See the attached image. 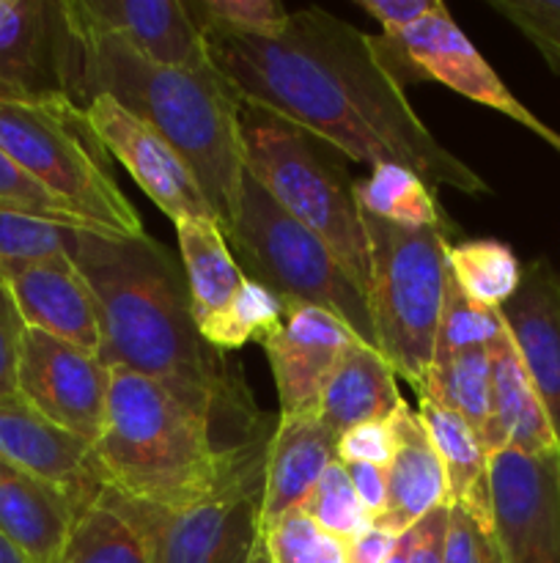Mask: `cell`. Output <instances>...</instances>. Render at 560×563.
Listing matches in <instances>:
<instances>
[{"instance_id": "1", "label": "cell", "mask_w": 560, "mask_h": 563, "mask_svg": "<svg viewBox=\"0 0 560 563\" xmlns=\"http://www.w3.org/2000/svg\"><path fill=\"white\" fill-rule=\"evenodd\" d=\"M214 71L247 108L311 132L355 163H395L464 196L489 185L417 119L404 88L388 75L371 36L307 5L278 38L201 31Z\"/></svg>"}, {"instance_id": "2", "label": "cell", "mask_w": 560, "mask_h": 563, "mask_svg": "<svg viewBox=\"0 0 560 563\" xmlns=\"http://www.w3.org/2000/svg\"><path fill=\"white\" fill-rule=\"evenodd\" d=\"M69 258L91 286L102 319V361L143 374L187 405L214 418H247L250 401L234 379L225 352L198 333L184 269L159 242L75 231ZM253 421V418H247Z\"/></svg>"}, {"instance_id": "3", "label": "cell", "mask_w": 560, "mask_h": 563, "mask_svg": "<svg viewBox=\"0 0 560 563\" xmlns=\"http://www.w3.org/2000/svg\"><path fill=\"white\" fill-rule=\"evenodd\" d=\"M80 53L77 104L110 97L152 126L184 157L212 207L220 231L228 234L245 176L242 102L217 71H181L152 64L113 33L91 25L66 3Z\"/></svg>"}, {"instance_id": "4", "label": "cell", "mask_w": 560, "mask_h": 563, "mask_svg": "<svg viewBox=\"0 0 560 563\" xmlns=\"http://www.w3.org/2000/svg\"><path fill=\"white\" fill-rule=\"evenodd\" d=\"M212 438V416L165 385L110 368L108 416L97 451L108 489L132 504L179 511L206 498L231 462Z\"/></svg>"}, {"instance_id": "5", "label": "cell", "mask_w": 560, "mask_h": 563, "mask_svg": "<svg viewBox=\"0 0 560 563\" xmlns=\"http://www.w3.org/2000/svg\"><path fill=\"white\" fill-rule=\"evenodd\" d=\"M0 152L53 196L80 212L99 234H146L137 209L104 163L86 113L64 93L0 97Z\"/></svg>"}, {"instance_id": "6", "label": "cell", "mask_w": 560, "mask_h": 563, "mask_svg": "<svg viewBox=\"0 0 560 563\" xmlns=\"http://www.w3.org/2000/svg\"><path fill=\"white\" fill-rule=\"evenodd\" d=\"M368 236V308L377 350L421 394L432 366L434 335L448 280V236L453 229H401L362 214Z\"/></svg>"}, {"instance_id": "7", "label": "cell", "mask_w": 560, "mask_h": 563, "mask_svg": "<svg viewBox=\"0 0 560 563\" xmlns=\"http://www.w3.org/2000/svg\"><path fill=\"white\" fill-rule=\"evenodd\" d=\"M225 240L247 278L267 286L285 306H311L335 313L377 350L368 297L344 273L329 247L296 223L247 168Z\"/></svg>"}, {"instance_id": "8", "label": "cell", "mask_w": 560, "mask_h": 563, "mask_svg": "<svg viewBox=\"0 0 560 563\" xmlns=\"http://www.w3.org/2000/svg\"><path fill=\"white\" fill-rule=\"evenodd\" d=\"M245 168L258 185L329 247L344 273L366 295L371 278L368 236L355 185L316 152L305 132L264 110L242 104Z\"/></svg>"}, {"instance_id": "9", "label": "cell", "mask_w": 560, "mask_h": 563, "mask_svg": "<svg viewBox=\"0 0 560 563\" xmlns=\"http://www.w3.org/2000/svg\"><path fill=\"white\" fill-rule=\"evenodd\" d=\"M269 438L250 432L231 449L223 482L179 511L126 504L152 550V563H256L261 553L264 471Z\"/></svg>"}, {"instance_id": "10", "label": "cell", "mask_w": 560, "mask_h": 563, "mask_svg": "<svg viewBox=\"0 0 560 563\" xmlns=\"http://www.w3.org/2000/svg\"><path fill=\"white\" fill-rule=\"evenodd\" d=\"M497 311L475 306L448 269L443 317L434 335L432 366L417 396L459 412L483 445L492 407V341L503 333Z\"/></svg>"}, {"instance_id": "11", "label": "cell", "mask_w": 560, "mask_h": 563, "mask_svg": "<svg viewBox=\"0 0 560 563\" xmlns=\"http://www.w3.org/2000/svg\"><path fill=\"white\" fill-rule=\"evenodd\" d=\"M16 394L47 421L97 445L108 416L110 366L42 330H25Z\"/></svg>"}, {"instance_id": "12", "label": "cell", "mask_w": 560, "mask_h": 563, "mask_svg": "<svg viewBox=\"0 0 560 563\" xmlns=\"http://www.w3.org/2000/svg\"><path fill=\"white\" fill-rule=\"evenodd\" d=\"M494 537L503 563H560V451L489 460Z\"/></svg>"}, {"instance_id": "13", "label": "cell", "mask_w": 560, "mask_h": 563, "mask_svg": "<svg viewBox=\"0 0 560 563\" xmlns=\"http://www.w3.org/2000/svg\"><path fill=\"white\" fill-rule=\"evenodd\" d=\"M82 113L108 157L124 165L132 181L173 220V225L181 220H214L192 168L159 132L104 93L93 97Z\"/></svg>"}, {"instance_id": "14", "label": "cell", "mask_w": 560, "mask_h": 563, "mask_svg": "<svg viewBox=\"0 0 560 563\" xmlns=\"http://www.w3.org/2000/svg\"><path fill=\"white\" fill-rule=\"evenodd\" d=\"M384 38H390L417 66L423 80L443 82L450 91L461 93V97L472 99V102L483 104V108H492L497 113L508 115L511 121L522 124L533 135L547 141L555 152H560V132L544 124L533 110H527L511 93V88L500 80V75L489 66V60L478 53L475 44L456 25L445 3L437 0V5L421 22L406 27L399 36Z\"/></svg>"}, {"instance_id": "15", "label": "cell", "mask_w": 560, "mask_h": 563, "mask_svg": "<svg viewBox=\"0 0 560 563\" xmlns=\"http://www.w3.org/2000/svg\"><path fill=\"white\" fill-rule=\"evenodd\" d=\"M80 53L66 3L0 0V97L64 93L77 102Z\"/></svg>"}, {"instance_id": "16", "label": "cell", "mask_w": 560, "mask_h": 563, "mask_svg": "<svg viewBox=\"0 0 560 563\" xmlns=\"http://www.w3.org/2000/svg\"><path fill=\"white\" fill-rule=\"evenodd\" d=\"M0 460L64 493L80 515L108 493L93 445L55 427L20 394L0 399Z\"/></svg>"}, {"instance_id": "17", "label": "cell", "mask_w": 560, "mask_h": 563, "mask_svg": "<svg viewBox=\"0 0 560 563\" xmlns=\"http://www.w3.org/2000/svg\"><path fill=\"white\" fill-rule=\"evenodd\" d=\"M362 341L335 313L311 306H285V319L261 341L278 390L280 416H316L318 399L344 352Z\"/></svg>"}, {"instance_id": "18", "label": "cell", "mask_w": 560, "mask_h": 563, "mask_svg": "<svg viewBox=\"0 0 560 563\" xmlns=\"http://www.w3.org/2000/svg\"><path fill=\"white\" fill-rule=\"evenodd\" d=\"M505 330L547 410L560 445V273L538 258L522 267V284L500 308Z\"/></svg>"}, {"instance_id": "19", "label": "cell", "mask_w": 560, "mask_h": 563, "mask_svg": "<svg viewBox=\"0 0 560 563\" xmlns=\"http://www.w3.org/2000/svg\"><path fill=\"white\" fill-rule=\"evenodd\" d=\"M22 322L31 330L66 341L88 355L102 357L104 333L97 297L69 256L49 258L5 275Z\"/></svg>"}, {"instance_id": "20", "label": "cell", "mask_w": 560, "mask_h": 563, "mask_svg": "<svg viewBox=\"0 0 560 563\" xmlns=\"http://www.w3.org/2000/svg\"><path fill=\"white\" fill-rule=\"evenodd\" d=\"M77 14L113 33L152 64L212 71L201 27L184 0H71Z\"/></svg>"}, {"instance_id": "21", "label": "cell", "mask_w": 560, "mask_h": 563, "mask_svg": "<svg viewBox=\"0 0 560 563\" xmlns=\"http://www.w3.org/2000/svg\"><path fill=\"white\" fill-rule=\"evenodd\" d=\"M390 429L393 456L384 467L388 500L382 515L373 520V528L390 537H401L437 506H448V482L421 416L406 401L393 412Z\"/></svg>"}, {"instance_id": "22", "label": "cell", "mask_w": 560, "mask_h": 563, "mask_svg": "<svg viewBox=\"0 0 560 563\" xmlns=\"http://www.w3.org/2000/svg\"><path fill=\"white\" fill-rule=\"evenodd\" d=\"M335 460H338V438L318 421V416H280L267 445L264 528L283 520L291 511H300Z\"/></svg>"}, {"instance_id": "23", "label": "cell", "mask_w": 560, "mask_h": 563, "mask_svg": "<svg viewBox=\"0 0 560 563\" xmlns=\"http://www.w3.org/2000/svg\"><path fill=\"white\" fill-rule=\"evenodd\" d=\"M483 451L492 460L500 451L544 456L560 451L547 410L527 377L508 330L492 341V407Z\"/></svg>"}, {"instance_id": "24", "label": "cell", "mask_w": 560, "mask_h": 563, "mask_svg": "<svg viewBox=\"0 0 560 563\" xmlns=\"http://www.w3.org/2000/svg\"><path fill=\"white\" fill-rule=\"evenodd\" d=\"M77 517L64 493L0 460V531L33 563H58Z\"/></svg>"}, {"instance_id": "25", "label": "cell", "mask_w": 560, "mask_h": 563, "mask_svg": "<svg viewBox=\"0 0 560 563\" xmlns=\"http://www.w3.org/2000/svg\"><path fill=\"white\" fill-rule=\"evenodd\" d=\"M401 405L404 399L395 385V372L382 352L366 341H355L329 374L316 416L335 438H340L362 423L390 421Z\"/></svg>"}, {"instance_id": "26", "label": "cell", "mask_w": 560, "mask_h": 563, "mask_svg": "<svg viewBox=\"0 0 560 563\" xmlns=\"http://www.w3.org/2000/svg\"><path fill=\"white\" fill-rule=\"evenodd\" d=\"M176 240L192 317L203 339V333L231 311L245 289L247 275L236 264L228 240L214 220H181L176 223Z\"/></svg>"}, {"instance_id": "27", "label": "cell", "mask_w": 560, "mask_h": 563, "mask_svg": "<svg viewBox=\"0 0 560 563\" xmlns=\"http://www.w3.org/2000/svg\"><path fill=\"white\" fill-rule=\"evenodd\" d=\"M417 416L437 449L448 482V506H461L475 517L478 526L494 528L492 484H489V456L475 429L448 407L428 396L417 401Z\"/></svg>"}, {"instance_id": "28", "label": "cell", "mask_w": 560, "mask_h": 563, "mask_svg": "<svg viewBox=\"0 0 560 563\" xmlns=\"http://www.w3.org/2000/svg\"><path fill=\"white\" fill-rule=\"evenodd\" d=\"M58 563H152V550L132 506L108 489L77 517Z\"/></svg>"}, {"instance_id": "29", "label": "cell", "mask_w": 560, "mask_h": 563, "mask_svg": "<svg viewBox=\"0 0 560 563\" xmlns=\"http://www.w3.org/2000/svg\"><path fill=\"white\" fill-rule=\"evenodd\" d=\"M355 198L362 214L401 229H453L439 209L432 187L404 165H373L371 176L355 185Z\"/></svg>"}, {"instance_id": "30", "label": "cell", "mask_w": 560, "mask_h": 563, "mask_svg": "<svg viewBox=\"0 0 560 563\" xmlns=\"http://www.w3.org/2000/svg\"><path fill=\"white\" fill-rule=\"evenodd\" d=\"M448 269L475 306L500 311L522 284V264L505 242L467 240L448 247Z\"/></svg>"}, {"instance_id": "31", "label": "cell", "mask_w": 560, "mask_h": 563, "mask_svg": "<svg viewBox=\"0 0 560 563\" xmlns=\"http://www.w3.org/2000/svg\"><path fill=\"white\" fill-rule=\"evenodd\" d=\"M75 231L80 229L0 209V280L16 269L69 256Z\"/></svg>"}, {"instance_id": "32", "label": "cell", "mask_w": 560, "mask_h": 563, "mask_svg": "<svg viewBox=\"0 0 560 563\" xmlns=\"http://www.w3.org/2000/svg\"><path fill=\"white\" fill-rule=\"evenodd\" d=\"M283 319L285 302L278 300L267 286L247 278L245 289L236 297L231 311L203 333V341L220 352H234L250 341L261 344L267 335H272L283 324Z\"/></svg>"}, {"instance_id": "33", "label": "cell", "mask_w": 560, "mask_h": 563, "mask_svg": "<svg viewBox=\"0 0 560 563\" xmlns=\"http://www.w3.org/2000/svg\"><path fill=\"white\" fill-rule=\"evenodd\" d=\"M300 511L311 517L327 537L338 539V542H349V539L360 537L362 531L373 528V522L368 520L360 500H357V493L351 487V478L346 473L344 462L338 460L324 471L316 489H313L311 498L305 500Z\"/></svg>"}, {"instance_id": "34", "label": "cell", "mask_w": 560, "mask_h": 563, "mask_svg": "<svg viewBox=\"0 0 560 563\" xmlns=\"http://www.w3.org/2000/svg\"><path fill=\"white\" fill-rule=\"evenodd\" d=\"M201 31H223L234 36L278 38L289 27L291 11L275 0H195L187 3Z\"/></svg>"}, {"instance_id": "35", "label": "cell", "mask_w": 560, "mask_h": 563, "mask_svg": "<svg viewBox=\"0 0 560 563\" xmlns=\"http://www.w3.org/2000/svg\"><path fill=\"white\" fill-rule=\"evenodd\" d=\"M0 209L16 214H31V218L38 220H49V223L66 225V229H80L99 234L80 212H75L69 203H64L47 187L38 185L5 152H0Z\"/></svg>"}, {"instance_id": "36", "label": "cell", "mask_w": 560, "mask_h": 563, "mask_svg": "<svg viewBox=\"0 0 560 563\" xmlns=\"http://www.w3.org/2000/svg\"><path fill=\"white\" fill-rule=\"evenodd\" d=\"M261 544L269 563H344V542L327 537L302 511L264 528Z\"/></svg>"}, {"instance_id": "37", "label": "cell", "mask_w": 560, "mask_h": 563, "mask_svg": "<svg viewBox=\"0 0 560 563\" xmlns=\"http://www.w3.org/2000/svg\"><path fill=\"white\" fill-rule=\"evenodd\" d=\"M489 9L511 22L560 75V0H486Z\"/></svg>"}, {"instance_id": "38", "label": "cell", "mask_w": 560, "mask_h": 563, "mask_svg": "<svg viewBox=\"0 0 560 563\" xmlns=\"http://www.w3.org/2000/svg\"><path fill=\"white\" fill-rule=\"evenodd\" d=\"M25 322L11 297L9 286L0 280V399L16 394V372H20L22 339H25Z\"/></svg>"}, {"instance_id": "39", "label": "cell", "mask_w": 560, "mask_h": 563, "mask_svg": "<svg viewBox=\"0 0 560 563\" xmlns=\"http://www.w3.org/2000/svg\"><path fill=\"white\" fill-rule=\"evenodd\" d=\"M390 456H393V429L390 421L362 423V427L349 429L338 438V462L351 465H377L388 467Z\"/></svg>"}, {"instance_id": "40", "label": "cell", "mask_w": 560, "mask_h": 563, "mask_svg": "<svg viewBox=\"0 0 560 563\" xmlns=\"http://www.w3.org/2000/svg\"><path fill=\"white\" fill-rule=\"evenodd\" d=\"M486 526H478L475 517L461 506H450L448 531H445V563H481V539Z\"/></svg>"}, {"instance_id": "41", "label": "cell", "mask_w": 560, "mask_h": 563, "mask_svg": "<svg viewBox=\"0 0 560 563\" xmlns=\"http://www.w3.org/2000/svg\"><path fill=\"white\" fill-rule=\"evenodd\" d=\"M357 5L382 25L384 36H399L406 27L421 22L437 5V0H357Z\"/></svg>"}, {"instance_id": "42", "label": "cell", "mask_w": 560, "mask_h": 563, "mask_svg": "<svg viewBox=\"0 0 560 563\" xmlns=\"http://www.w3.org/2000/svg\"><path fill=\"white\" fill-rule=\"evenodd\" d=\"M450 506H437L432 515L415 526V548L410 563H445V531H448Z\"/></svg>"}, {"instance_id": "43", "label": "cell", "mask_w": 560, "mask_h": 563, "mask_svg": "<svg viewBox=\"0 0 560 563\" xmlns=\"http://www.w3.org/2000/svg\"><path fill=\"white\" fill-rule=\"evenodd\" d=\"M344 467H346V473H349L351 487H355L362 511H366L368 520L373 522L384 511V500H388L384 467L360 465V462H351V465H344Z\"/></svg>"}, {"instance_id": "44", "label": "cell", "mask_w": 560, "mask_h": 563, "mask_svg": "<svg viewBox=\"0 0 560 563\" xmlns=\"http://www.w3.org/2000/svg\"><path fill=\"white\" fill-rule=\"evenodd\" d=\"M393 544L395 537L379 531V528H368L360 537L344 542V563H384Z\"/></svg>"}, {"instance_id": "45", "label": "cell", "mask_w": 560, "mask_h": 563, "mask_svg": "<svg viewBox=\"0 0 560 563\" xmlns=\"http://www.w3.org/2000/svg\"><path fill=\"white\" fill-rule=\"evenodd\" d=\"M412 548H415V528H410V531H406V533L395 537L393 550H390L388 561H384V563H410Z\"/></svg>"}, {"instance_id": "46", "label": "cell", "mask_w": 560, "mask_h": 563, "mask_svg": "<svg viewBox=\"0 0 560 563\" xmlns=\"http://www.w3.org/2000/svg\"><path fill=\"white\" fill-rule=\"evenodd\" d=\"M0 563H33V561L27 559V555L22 553V550L16 548L3 531H0Z\"/></svg>"}, {"instance_id": "47", "label": "cell", "mask_w": 560, "mask_h": 563, "mask_svg": "<svg viewBox=\"0 0 560 563\" xmlns=\"http://www.w3.org/2000/svg\"><path fill=\"white\" fill-rule=\"evenodd\" d=\"M256 563H269V559H267V553H264V544H261V553H258V559H256Z\"/></svg>"}]
</instances>
